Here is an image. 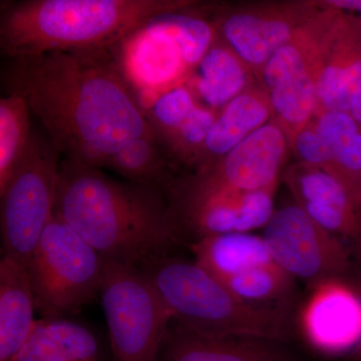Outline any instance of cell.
<instances>
[{"instance_id": "cell-8", "label": "cell", "mask_w": 361, "mask_h": 361, "mask_svg": "<svg viewBox=\"0 0 361 361\" xmlns=\"http://www.w3.org/2000/svg\"><path fill=\"white\" fill-rule=\"evenodd\" d=\"M99 297L114 361H159L173 316L146 274L106 262Z\"/></svg>"}, {"instance_id": "cell-22", "label": "cell", "mask_w": 361, "mask_h": 361, "mask_svg": "<svg viewBox=\"0 0 361 361\" xmlns=\"http://www.w3.org/2000/svg\"><path fill=\"white\" fill-rule=\"evenodd\" d=\"M196 90L213 108L230 103L254 85L255 75L227 42L218 35L202 59Z\"/></svg>"}, {"instance_id": "cell-6", "label": "cell", "mask_w": 361, "mask_h": 361, "mask_svg": "<svg viewBox=\"0 0 361 361\" xmlns=\"http://www.w3.org/2000/svg\"><path fill=\"white\" fill-rule=\"evenodd\" d=\"M338 11L320 7L268 61L259 84L272 106L273 120L290 148L298 133L314 118L317 85Z\"/></svg>"}, {"instance_id": "cell-14", "label": "cell", "mask_w": 361, "mask_h": 361, "mask_svg": "<svg viewBox=\"0 0 361 361\" xmlns=\"http://www.w3.org/2000/svg\"><path fill=\"white\" fill-rule=\"evenodd\" d=\"M289 149L283 129L272 118L212 166L194 172L237 191L277 189Z\"/></svg>"}, {"instance_id": "cell-7", "label": "cell", "mask_w": 361, "mask_h": 361, "mask_svg": "<svg viewBox=\"0 0 361 361\" xmlns=\"http://www.w3.org/2000/svg\"><path fill=\"white\" fill-rule=\"evenodd\" d=\"M61 155L39 128L6 190L0 193L2 255L26 266L54 215Z\"/></svg>"}, {"instance_id": "cell-18", "label": "cell", "mask_w": 361, "mask_h": 361, "mask_svg": "<svg viewBox=\"0 0 361 361\" xmlns=\"http://www.w3.org/2000/svg\"><path fill=\"white\" fill-rule=\"evenodd\" d=\"M11 361H103L97 334L66 317L40 318Z\"/></svg>"}, {"instance_id": "cell-17", "label": "cell", "mask_w": 361, "mask_h": 361, "mask_svg": "<svg viewBox=\"0 0 361 361\" xmlns=\"http://www.w3.org/2000/svg\"><path fill=\"white\" fill-rule=\"evenodd\" d=\"M272 118L267 92L260 84L252 85L222 108L189 170L210 167Z\"/></svg>"}, {"instance_id": "cell-4", "label": "cell", "mask_w": 361, "mask_h": 361, "mask_svg": "<svg viewBox=\"0 0 361 361\" xmlns=\"http://www.w3.org/2000/svg\"><path fill=\"white\" fill-rule=\"evenodd\" d=\"M142 272L178 324L213 336L247 337L286 343L291 334L289 304L247 302L195 261L171 255Z\"/></svg>"}, {"instance_id": "cell-9", "label": "cell", "mask_w": 361, "mask_h": 361, "mask_svg": "<svg viewBox=\"0 0 361 361\" xmlns=\"http://www.w3.org/2000/svg\"><path fill=\"white\" fill-rule=\"evenodd\" d=\"M276 190L237 191L195 172L174 176L164 187L178 235L191 243L214 235L263 229L274 213Z\"/></svg>"}, {"instance_id": "cell-11", "label": "cell", "mask_w": 361, "mask_h": 361, "mask_svg": "<svg viewBox=\"0 0 361 361\" xmlns=\"http://www.w3.org/2000/svg\"><path fill=\"white\" fill-rule=\"evenodd\" d=\"M318 11L316 1L263 2L224 11L215 23L259 82L268 61Z\"/></svg>"}, {"instance_id": "cell-12", "label": "cell", "mask_w": 361, "mask_h": 361, "mask_svg": "<svg viewBox=\"0 0 361 361\" xmlns=\"http://www.w3.org/2000/svg\"><path fill=\"white\" fill-rule=\"evenodd\" d=\"M302 338L318 353L350 355L361 341V292L348 278L310 286L297 319Z\"/></svg>"}, {"instance_id": "cell-2", "label": "cell", "mask_w": 361, "mask_h": 361, "mask_svg": "<svg viewBox=\"0 0 361 361\" xmlns=\"http://www.w3.org/2000/svg\"><path fill=\"white\" fill-rule=\"evenodd\" d=\"M54 212L106 261L142 270L179 245L163 188L61 158Z\"/></svg>"}, {"instance_id": "cell-27", "label": "cell", "mask_w": 361, "mask_h": 361, "mask_svg": "<svg viewBox=\"0 0 361 361\" xmlns=\"http://www.w3.org/2000/svg\"><path fill=\"white\" fill-rule=\"evenodd\" d=\"M349 113L361 127V87L351 99Z\"/></svg>"}, {"instance_id": "cell-20", "label": "cell", "mask_w": 361, "mask_h": 361, "mask_svg": "<svg viewBox=\"0 0 361 361\" xmlns=\"http://www.w3.org/2000/svg\"><path fill=\"white\" fill-rule=\"evenodd\" d=\"M189 246L195 262L221 283L254 268L275 263L263 237L252 233L214 235Z\"/></svg>"}, {"instance_id": "cell-10", "label": "cell", "mask_w": 361, "mask_h": 361, "mask_svg": "<svg viewBox=\"0 0 361 361\" xmlns=\"http://www.w3.org/2000/svg\"><path fill=\"white\" fill-rule=\"evenodd\" d=\"M262 237L274 262L310 286L348 278L357 259L343 241L311 219L295 202L274 211Z\"/></svg>"}, {"instance_id": "cell-24", "label": "cell", "mask_w": 361, "mask_h": 361, "mask_svg": "<svg viewBox=\"0 0 361 361\" xmlns=\"http://www.w3.org/2000/svg\"><path fill=\"white\" fill-rule=\"evenodd\" d=\"M32 116L21 97L4 94L0 99V193L11 182L30 145Z\"/></svg>"}, {"instance_id": "cell-23", "label": "cell", "mask_w": 361, "mask_h": 361, "mask_svg": "<svg viewBox=\"0 0 361 361\" xmlns=\"http://www.w3.org/2000/svg\"><path fill=\"white\" fill-rule=\"evenodd\" d=\"M175 165L155 133L130 142L114 154L106 168L129 182L163 188L174 177Z\"/></svg>"}, {"instance_id": "cell-5", "label": "cell", "mask_w": 361, "mask_h": 361, "mask_svg": "<svg viewBox=\"0 0 361 361\" xmlns=\"http://www.w3.org/2000/svg\"><path fill=\"white\" fill-rule=\"evenodd\" d=\"M106 261L54 212L25 266L42 318L78 314L99 296Z\"/></svg>"}, {"instance_id": "cell-15", "label": "cell", "mask_w": 361, "mask_h": 361, "mask_svg": "<svg viewBox=\"0 0 361 361\" xmlns=\"http://www.w3.org/2000/svg\"><path fill=\"white\" fill-rule=\"evenodd\" d=\"M360 87L361 16L338 11L318 82L314 116L324 111H349Z\"/></svg>"}, {"instance_id": "cell-19", "label": "cell", "mask_w": 361, "mask_h": 361, "mask_svg": "<svg viewBox=\"0 0 361 361\" xmlns=\"http://www.w3.org/2000/svg\"><path fill=\"white\" fill-rule=\"evenodd\" d=\"M35 295L25 266L0 260V361H11L25 345L37 318Z\"/></svg>"}, {"instance_id": "cell-3", "label": "cell", "mask_w": 361, "mask_h": 361, "mask_svg": "<svg viewBox=\"0 0 361 361\" xmlns=\"http://www.w3.org/2000/svg\"><path fill=\"white\" fill-rule=\"evenodd\" d=\"M196 6L192 0L1 1L0 47L6 58L110 49L152 21Z\"/></svg>"}, {"instance_id": "cell-1", "label": "cell", "mask_w": 361, "mask_h": 361, "mask_svg": "<svg viewBox=\"0 0 361 361\" xmlns=\"http://www.w3.org/2000/svg\"><path fill=\"white\" fill-rule=\"evenodd\" d=\"M1 85L25 102L61 158L106 167L118 149L154 134L110 49L6 58Z\"/></svg>"}, {"instance_id": "cell-16", "label": "cell", "mask_w": 361, "mask_h": 361, "mask_svg": "<svg viewBox=\"0 0 361 361\" xmlns=\"http://www.w3.org/2000/svg\"><path fill=\"white\" fill-rule=\"evenodd\" d=\"M159 361H294L282 342L213 336L172 322Z\"/></svg>"}, {"instance_id": "cell-28", "label": "cell", "mask_w": 361, "mask_h": 361, "mask_svg": "<svg viewBox=\"0 0 361 361\" xmlns=\"http://www.w3.org/2000/svg\"><path fill=\"white\" fill-rule=\"evenodd\" d=\"M350 356L353 358H355V360L361 361V341L358 345L356 346L355 350L350 353Z\"/></svg>"}, {"instance_id": "cell-26", "label": "cell", "mask_w": 361, "mask_h": 361, "mask_svg": "<svg viewBox=\"0 0 361 361\" xmlns=\"http://www.w3.org/2000/svg\"><path fill=\"white\" fill-rule=\"evenodd\" d=\"M318 6L329 7L344 13H360L361 0H327V1H316Z\"/></svg>"}, {"instance_id": "cell-13", "label": "cell", "mask_w": 361, "mask_h": 361, "mask_svg": "<svg viewBox=\"0 0 361 361\" xmlns=\"http://www.w3.org/2000/svg\"><path fill=\"white\" fill-rule=\"evenodd\" d=\"M282 180L297 205L361 260V208L348 190L332 176L299 161L284 171Z\"/></svg>"}, {"instance_id": "cell-21", "label": "cell", "mask_w": 361, "mask_h": 361, "mask_svg": "<svg viewBox=\"0 0 361 361\" xmlns=\"http://www.w3.org/2000/svg\"><path fill=\"white\" fill-rule=\"evenodd\" d=\"M313 118L329 149V175L348 190L361 208L360 126L349 111H324Z\"/></svg>"}, {"instance_id": "cell-25", "label": "cell", "mask_w": 361, "mask_h": 361, "mask_svg": "<svg viewBox=\"0 0 361 361\" xmlns=\"http://www.w3.org/2000/svg\"><path fill=\"white\" fill-rule=\"evenodd\" d=\"M296 280L276 263L261 266L223 282L232 293L247 302L289 304Z\"/></svg>"}]
</instances>
